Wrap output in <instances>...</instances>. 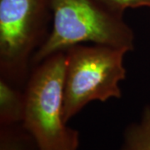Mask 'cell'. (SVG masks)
<instances>
[{"instance_id": "obj_1", "label": "cell", "mask_w": 150, "mask_h": 150, "mask_svg": "<svg viewBox=\"0 0 150 150\" xmlns=\"http://www.w3.org/2000/svg\"><path fill=\"white\" fill-rule=\"evenodd\" d=\"M53 27L34 54L36 66L53 54L82 43L133 50L134 34L123 17L112 13L95 0H48Z\"/></svg>"}, {"instance_id": "obj_2", "label": "cell", "mask_w": 150, "mask_h": 150, "mask_svg": "<svg viewBox=\"0 0 150 150\" xmlns=\"http://www.w3.org/2000/svg\"><path fill=\"white\" fill-rule=\"evenodd\" d=\"M66 54L59 52L38 64L23 88L25 109L22 124L38 150H78L79 134L63 118Z\"/></svg>"}, {"instance_id": "obj_3", "label": "cell", "mask_w": 150, "mask_h": 150, "mask_svg": "<svg viewBox=\"0 0 150 150\" xmlns=\"http://www.w3.org/2000/svg\"><path fill=\"white\" fill-rule=\"evenodd\" d=\"M122 48L78 44L65 51L63 118L67 123L93 101L105 102L122 96L119 83L126 77Z\"/></svg>"}, {"instance_id": "obj_4", "label": "cell", "mask_w": 150, "mask_h": 150, "mask_svg": "<svg viewBox=\"0 0 150 150\" xmlns=\"http://www.w3.org/2000/svg\"><path fill=\"white\" fill-rule=\"evenodd\" d=\"M50 10L48 0H0V74L19 88L48 36Z\"/></svg>"}, {"instance_id": "obj_5", "label": "cell", "mask_w": 150, "mask_h": 150, "mask_svg": "<svg viewBox=\"0 0 150 150\" xmlns=\"http://www.w3.org/2000/svg\"><path fill=\"white\" fill-rule=\"evenodd\" d=\"M25 109L24 92L0 79V125L22 123Z\"/></svg>"}, {"instance_id": "obj_6", "label": "cell", "mask_w": 150, "mask_h": 150, "mask_svg": "<svg viewBox=\"0 0 150 150\" xmlns=\"http://www.w3.org/2000/svg\"><path fill=\"white\" fill-rule=\"evenodd\" d=\"M119 150H150V105L144 108L138 122L125 129Z\"/></svg>"}, {"instance_id": "obj_7", "label": "cell", "mask_w": 150, "mask_h": 150, "mask_svg": "<svg viewBox=\"0 0 150 150\" xmlns=\"http://www.w3.org/2000/svg\"><path fill=\"white\" fill-rule=\"evenodd\" d=\"M0 150H38L31 134L22 123L0 125Z\"/></svg>"}, {"instance_id": "obj_8", "label": "cell", "mask_w": 150, "mask_h": 150, "mask_svg": "<svg viewBox=\"0 0 150 150\" xmlns=\"http://www.w3.org/2000/svg\"><path fill=\"white\" fill-rule=\"evenodd\" d=\"M95 1L107 10L119 17H123L124 11L128 8L150 7V0H95Z\"/></svg>"}]
</instances>
